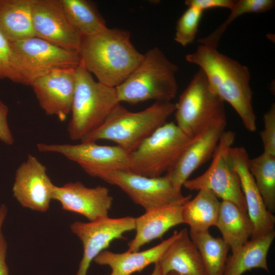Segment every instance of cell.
I'll return each mask as SVG.
<instances>
[{
    "instance_id": "6da1fadb",
    "label": "cell",
    "mask_w": 275,
    "mask_h": 275,
    "mask_svg": "<svg viewBox=\"0 0 275 275\" xmlns=\"http://www.w3.org/2000/svg\"><path fill=\"white\" fill-rule=\"evenodd\" d=\"M185 59L200 67L211 89L234 109L246 129L255 131L257 117L248 67L219 52L216 47L201 44Z\"/></svg>"
},
{
    "instance_id": "7a4b0ae2",
    "label": "cell",
    "mask_w": 275,
    "mask_h": 275,
    "mask_svg": "<svg viewBox=\"0 0 275 275\" xmlns=\"http://www.w3.org/2000/svg\"><path fill=\"white\" fill-rule=\"evenodd\" d=\"M78 53L80 62L97 81L113 88L129 75L144 56L132 43L128 31L108 28L83 37Z\"/></svg>"
},
{
    "instance_id": "3957f363",
    "label": "cell",
    "mask_w": 275,
    "mask_h": 275,
    "mask_svg": "<svg viewBox=\"0 0 275 275\" xmlns=\"http://www.w3.org/2000/svg\"><path fill=\"white\" fill-rule=\"evenodd\" d=\"M143 55L138 66L115 88L119 102L131 104L150 100L171 102L178 91V66L157 47Z\"/></svg>"
},
{
    "instance_id": "277c9868",
    "label": "cell",
    "mask_w": 275,
    "mask_h": 275,
    "mask_svg": "<svg viewBox=\"0 0 275 275\" xmlns=\"http://www.w3.org/2000/svg\"><path fill=\"white\" fill-rule=\"evenodd\" d=\"M176 103L155 102L139 112H131L120 103L112 111L104 123L80 142H96L100 140L113 142L129 153L174 114Z\"/></svg>"
},
{
    "instance_id": "5b68a950",
    "label": "cell",
    "mask_w": 275,
    "mask_h": 275,
    "mask_svg": "<svg viewBox=\"0 0 275 275\" xmlns=\"http://www.w3.org/2000/svg\"><path fill=\"white\" fill-rule=\"evenodd\" d=\"M76 81L67 131L73 141H82L99 128L119 102L115 88L95 80L80 62L76 68Z\"/></svg>"
},
{
    "instance_id": "8992f818",
    "label": "cell",
    "mask_w": 275,
    "mask_h": 275,
    "mask_svg": "<svg viewBox=\"0 0 275 275\" xmlns=\"http://www.w3.org/2000/svg\"><path fill=\"white\" fill-rule=\"evenodd\" d=\"M174 114L177 125L191 139L226 126L224 101L211 89L200 69L180 95Z\"/></svg>"
},
{
    "instance_id": "52a82bcc",
    "label": "cell",
    "mask_w": 275,
    "mask_h": 275,
    "mask_svg": "<svg viewBox=\"0 0 275 275\" xmlns=\"http://www.w3.org/2000/svg\"><path fill=\"white\" fill-rule=\"evenodd\" d=\"M192 140L176 123L166 122L130 153L129 170L146 177L161 176L175 166Z\"/></svg>"
},
{
    "instance_id": "ba28073f",
    "label": "cell",
    "mask_w": 275,
    "mask_h": 275,
    "mask_svg": "<svg viewBox=\"0 0 275 275\" xmlns=\"http://www.w3.org/2000/svg\"><path fill=\"white\" fill-rule=\"evenodd\" d=\"M12 49V73L10 80L30 86L51 70L77 67L79 53L64 49L42 39L34 37L10 42Z\"/></svg>"
},
{
    "instance_id": "9c48e42d",
    "label": "cell",
    "mask_w": 275,
    "mask_h": 275,
    "mask_svg": "<svg viewBox=\"0 0 275 275\" xmlns=\"http://www.w3.org/2000/svg\"><path fill=\"white\" fill-rule=\"evenodd\" d=\"M95 177L120 188L136 204L148 211L158 207L184 204L191 196H184L166 175L149 177L129 170H107L97 173Z\"/></svg>"
},
{
    "instance_id": "30bf717a",
    "label": "cell",
    "mask_w": 275,
    "mask_h": 275,
    "mask_svg": "<svg viewBox=\"0 0 275 275\" xmlns=\"http://www.w3.org/2000/svg\"><path fill=\"white\" fill-rule=\"evenodd\" d=\"M235 139V132L225 130L221 136L209 168L201 175L188 179L183 186L190 191L210 190L222 201L230 202L242 211L247 213L239 178L229 158V151Z\"/></svg>"
},
{
    "instance_id": "8fae6325",
    "label": "cell",
    "mask_w": 275,
    "mask_h": 275,
    "mask_svg": "<svg viewBox=\"0 0 275 275\" xmlns=\"http://www.w3.org/2000/svg\"><path fill=\"white\" fill-rule=\"evenodd\" d=\"M37 147L42 152L56 153L64 156L93 177L100 171L130 169V153L118 145L80 142L74 145L39 143Z\"/></svg>"
},
{
    "instance_id": "7c38bea8",
    "label": "cell",
    "mask_w": 275,
    "mask_h": 275,
    "mask_svg": "<svg viewBox=\"0 0 275 275\" xmlns=\"http://www.w3.org/2000/svg\"><path fill=\"white\" fill-rule=\"evenodd\" d=\"M73 233L82 242L83 255L75 275H87L95 258L115 239L123 237L125 233L135 229V217L108 216L85 223L76 221L70 225Z\"/></svg>"
},
{
    "instance_id": "4fadbf2b",
    "label": "cell",
    "mask_w": 275,
    "mask_h": 275,
    "mask_svg": "<svg viewBox=\"0 0 275 275\" xmlns=\"http://www.w3.org/2000/svg\"><path fill=\"white\" fill-rule=\"evenodd\" d=\"M32 19L36 37L79 52L82 37L69 22L60 0H35Z\"/></svg>"
},
{
    "instance_id": "5bb4252c",
    "label": "cell",
    "mask_w": 275,
    "mask_h": 275,
    "mask_svg": "<svg viewBox=\"0 0 275 275\" xmlns=\"http://www.w3.org/2000/svg\"><path fill=\"white\" fill-rule=\"evenodd\" d=\"M76 67L54 69L34 81L32 87L39 104L47 115L64 121L70 114Z\"/></svg>"
},
{
    "instance_id": "9a60e30c",
    "label": "cell",
    "mask_w": 275,
    "mask_h": 275,
    "mask_svg": "<svg viewBox=\"0 0 275 275\" xmlns=\"http://www.w3.org/2000/svg\"><path fill=\"white\" fill-rule=\"evenodd\" d=\"M54 185L46 168L29 154L16 170L12 187L13 196L23 207L45 212L52 200Z\"/></svg>"
},
{
    "instance_id": "2e32d148",
    "label": "cell",
    "mask_w": 275,
    "mask_h": 275,
    "mask_svg": "<svg viewBox=\"0 0 275 275\" xmlns=\"http://www.w3.org/2000/svg\"><path fill=\"white\" fill-rule=\"evenodd\" d=\"M229 158L232 166L238 175L247 213L253 225L251 238L274 231L275 216L267 209L250 172L248 168L250 158L247 151L242 147H232L229 151Z\"/></svg>"
},
{
    "instance_id": "e0dca14e",
    "label": "cell",
    "mask_w": 275,
    "mask_h": 275,
    "mask_svg": "<svg viewBox=\"0 0 275 275\" xmlns=\"http://www.w3.org/2000/svg\"><path fill=\"white\" fill-rule=\"evenodd\" d=\"M52 200L58 201L63 210L81 214L92 222L108 216L113 198L105 186L91 188L76 181L54 185Z\"/></svg>"
},
{
    "instance_id": "ac0fdd59",
    "label": "cell",
    "mask_w": 275,
    "mask_h": 275,
    "mask_svg": "<svg viewBox=\"0 0 275 275\" xmlns=\"http://www.w3.org/2000/svg\"><path fill=\"white\" fill-rule=\"evenodd\" d=\"M225 127L211 128L193 139L175 166L166 174L176 188L181 190L193 173L212 157Z\"/></svg>"
},
{
    "instance_id": "d6986e66",
    "label": "cell",
    "mask_w": 275,
    "mask_h": 275,
    "mask_svg": "<svg viewBox=\"0 0 275 275\" xmlns=\"http://www.w3.org/2000/svg\"><path fill=\"white\" fill-rule=\"evenodd\" d=\"M184 204L167 205L145 211L135 218V235L128 243V251L138 252L145 244L157 238L172 227L182 223L181 208Z\"/></svg>"
},
{
    "instance_id": "ffe728a7",
    "label": "cell",
    "mask_w": 275,
    "mask_h": 275,
    "mask_svg": "<svg viewBox=\"0 0 275 275\" xmlns=\"http://www.w3.org/2000/svg\"><path fill=\"white\" fill-rule=\"evenodd\" d=\"M180 231H175L169 238L159 244L141 252L127 251L121 253H116L104 250L94 260L99 265H106L111 269L109 275H131L141 272L152 264L158 262L166 250L179 235Z\"/></svg>"
},
{
    "instance_id": "44dd1931",
    "label": "cell",
    "mask_w": 275,
    "mask_h": 275,
    "mask_svg": "<svg viewBox=\"0 0 275 275\" xmlns=\"http://www.w3.org/2000/svg\"><path fill=\"white\" fill-rule=\"evenodd\" d=\"M162 275L175 272L180 275H206L198 249L186 229L166 250L157 263Z\"/></svg>"
},
{
    "instance_id": "7402d4cb",
    "label": "cell",
    "mask_w": 275,
    "mask_h": 275,
    "mask_svg": "<svg viewBox=\"0 0 275 275\" xmlns=\"http://www.w3.org/2000/svg\"><path fill=\"white\" fill-rule=\"evenodd\" d=\"M35 0H0V32L10 42L36 37L32 19Z\"/></svg>"
},
{
    "instance_id": "603a6c76",
    "label": "cell",
    "mask_w": 275,
    "mask_h": 275,
    "mask_svg": "<svg viewBox=\"0 0 275 275\" xmlns=\"http://www.w3.org/2000/svg\"><path fill=\"white\" fill-rule=\"evenodd\" d=\"M275 238V231L251 238L228 257L224 275H242L253 268H262L269 272L267 256Z\"/></svg>"
},
{
    "instance_id": "cb8c5ba5",
    "label": "cell",
    "mask_w": 275,
    "mask_h": 275,
    "mask_svg": "<svg viewBox=\"0 0 275 275\" xmlns=\"http://www.w3.org/2000/svg\"><path fill=\"white\" fill-rule=\"evenodd\" d=\"M215 226L221 233L223 240L231 250H238L252 237L253 227L248 213L242 211L236 205L222 201L218 219Z\"/></svg>"
},
{
    "instance_id": "d4e9b609",
    "label": "cell",
    "mask_w": 275,
    "mask_h": 275,
    "mask_svg": "<svg viewBox=\"0 0 275 275\" xmlns=\"http://www.w3.org/2000/svg\"><path fill=\"white\" fill-rule=\"evenodd\" d=\"M220 206L221 202L212 191L200 190L194 199L182 205V223L188 225L191 231H208L216 224Z\"/></svg>"
},
{
    "instance_id": "484cf974",
    "label": "cell",
    "mask_w": 275,
    "mask_h": 275,
    "mask_svg": "<svg viewBox=\"0 0 275 275\" xmlns=\"http://www.w3.org/2000/svg\"><path fill=\"white\" fill-rule=\"evenodd\" d=\"M189 235L200 254L206 275H224L230 249L222 238L212 236L208 231H191Z\"/></svg>"
},
{
    "instance_id": "4316f807",
    "label": "cell",
    "mask_w": 275,
    "mask_h": 275,
    "mask_svg": "<svg viewBox=\"0 0 275 275\" xmlns=\"http://www.w3.org/2000/svg\"><path fill=\"white\" fill-rule=\"evenodd\" d=\"M64 13L83 37L97 34L107 27L96 6L86 0H60Z\"/></svg>"
},
{
    "instance_id": "83f0119b",
    "label": "cell",
    "mask_w": 275,
    "mask_h": 275,
    "mask_svg": "<svg viewBox=\"0 0 275 275\" xmlns=\"http://www.w3.org/2000/svg\"><path fill=\"white\" fill-rule=\"evenodd\" d=\"M248 168L264 204L272 213L275 211V156L263 152L250 158Z\"/></svg>"
},
{
    "instance_id": "f1b7e54d",
    "label": "cell",
    "mask_w": 275,
    "mask_h": 275,
    "mask_svg": "<svg viewBox=\"0 0 275 275\" xmlns=\"http://www.w3.org/2000/svg\"><path fill=\"white\" fill-rule=\"evenodd\" d=\"M274 5V1L272 0L236 1L227 19L215 31L207 36L199 39L197 42L201 44L217 48L222 36L235 19L246 13L265 12L272 9Z\"/></svg>"
},
{
    "instance_id": "f546056e",
    "label": "cell",
    "mask_w": 275,
    "mask_h": 275,
    "mask_svg": "<svg viewBox=\"0 0 275 275\" xmlns=\"http://www.w3.org/2000/svg\"><path fill=\"white\" fill-rule=\"evenodd\" d=\"M203 11L194 6H188L177 22L174 40L185 47L192 43L198 32Z\"/></svg>"
},
{
    "instance_id": "4dcf8cb0",
    "label": "cell",
    "mask_w": 275,
    "mask_h": 275,
    "mask_svg": "<svg viewBox=\"0 0 275 275\" xmlns=\"http://www.w3.org/2000/svg\"><path fill=\"white\" fill-rule=\"evenodd\" d=\"M264 128L260 132L263 152L275 156V105L272 104L263 116Z\"/></svg>"
},
{
    "instance_id": "1f68e13d",
    "label": "cell",
    "mask_w": 275,
    "mask_h": 275,
    "mask_svg": "<svg viewBox=\"0 0 275 275\" xmlns=\"http://www.w3.org/2000/svg\"><path fill=\"white\" fill-rule=\"evenodd\" d=\"M12 73V49L10 42L0 32V79H11Z\"/></svg>"
},
{
    "instance_id": "d6a6232c",
    "label": "cell",
    "mask_w": 275,
    "mask_h": 275,
    "mask_svg": "<svg viewBox=\"0 0 275 275\" xmlns=\"http://www.w3.org/2000/svg\"><path fill=\"white\" fill-rule=\"evenodd\" d=\"M236 1L234 0H186L185 2L188 6L196 7L203 12L207 9L223 8L232 10Z\"/></svg>"
},
{
    "instance_id": "836d02e7",
    "label": "cell",
    "mask_w": 275,
    "mask_h": 275,
    "mask_svg": "<svg viewBox=\"0 0 275 275\" xmlns=\"http://www.w3.org/2000/svg\"><path fill=\"white\" fill-rule=\"evenodd\" d=\"M9 109L7 105L0 100V141L7 145H11L14 139L8 122Z\"/></svg>"
},
{
    "instance_id": "e575fe53",
    "label": "cell",
    "mask_w": 275,
    "mask_h": 275,
    "mask_svg": "<svg viewBox=\"0 0 275 275\" xmlns=\"http://www.w3.org/2000/svg\"><path fill=\"white\" fill-rule=\"evenodd\" d=\"M7 250V244L4 238L0 246V275H9L6 261Z\"/></svg>"
},
{
    "instance_id": "d590c367",
    "label": "cell",
    "mask_w": 275,
    "mask_h": 275,
    "mask_svg": "<svg viewBox=\"0 0 275 275\" xmlns=\"http://www.w3.org/2000/svg\"><path fill=\"white\" fill-rule=\"evenodd\" d=\"M7 214V207L4 204H2L0 207V246L4 238L2 233V228Z\"/></svg>"
},
{
    "instance_id": "8d00e7d4",
    "label": "cell",
    "mask_w": 275,
    "mask_h": 275,
    "mask_svg": "<svg viewBox=\"0 0 275 275\" xmlns=\"http://www.w3.org/2000/svg\"><path fill=\"white\" fill-rule=\"evenodd\" d=\"M150 275H162L158 264H155L154 269Z\"/></svg>"
},
{
    "instance_id": "74e56055",
    "label": "cell",
    "mask_w": 275,
    "mask_h": 275,
    "mask_svg": "<svg viewBox=\"0 0 275 275\" xmlns=\"http://www.w3.org/2000/svg\"><path fill=\"white\" fill-rule=\"evenodd\" d=\"M167 275H180L179 274H177L175 272H170L169 273L167 274Z\"/></svg>"
}]
</instances>
